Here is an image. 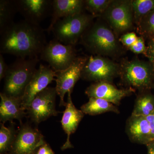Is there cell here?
<instances>
[{
    "label": "cell",
    "instance_id": "cell-1",
    "mask_svg": "<svg viewBox=\"0 0 154 154\" xmlns=\"http://www.w3.org/2000/svg\"><path fill=\"white\" fill-rule=\"evenodd\" d=\"M45 31L25 20L14 22L0 33V52L18 58L38 57L47 44Z\"/></svg>",
    "mask_w": 154,
    "mask_h": 154
},
{
    "label": "cell",
    "instance_id": "cell-2",
    "mask_svg": "<svg viewBox=\"0 0 154 154\" xmlns=\"http://www.w3.org/2000/svg\"><path fill=\"white\" fill-rule=\"evenodd\" d=\"M80 42L93 55L113 58L124 52L119 38L104 19L98 18L84 33Z\"/></svg>",
    "mask_w": 154,
    "mask_h": 154
},
{
    "label": "cell",
    "instance_id": "cell-3",
    "mask_svg": "<svg viewBox=\"0 0 154 154\" xmlns=\"http://www.w3.org/2000/svg\"><path fill=\"white\" fill-rule=\"evenodd\" d=\"M119 66L120 81L127 88L137 90L139 92L154 89V66L149 61L125 59Z\"/></svg>",
    "mask_w": 154,
    "mask_h": 154
},
{
    "label": "cell",
    "instance_id": "cell-4",
    "mask_svg": "<svg viewBox=\"0 0 154 154\" xmlns=\"http://www.w3.org/2000/svg\"><path fill=\"white\" fill-rule=\"evenodd\" d=\"M39 60L34 57L18 58L9 66L5 78L4 92L7 96L21 98L36 71Z\"/></svg>",
    "mask_w": 154,
    "mask_h": 154
},
{
    "label": "cell",
    "instance_id": "cell-5",
    "mask_svg": "<svg viewBox=\"0 0 154 154\" xmlns=\"http://www.w3.org/2000/svg\"><path fill=\"white\" fill-rule=\"evenodd\" d=\"M95 17L85 12L60 19L53 27L54 38L64 45L75 46Z\"/></svg>",
    "mask_w": 154,
    "mask_h": 154
},
{
    "label": "cell",
    "instance_id": "cell-6",
    "mask_svg": "<svg viewBox=\"0 0 154 154\" xmlns=\"http://www.w3.org/2000/svg\"><path fill=\"white\" fill-rule=\"evenodd\" d=\"M99 18L107 22L118 37L131 32L135 28L131 0H112Z\"/></svg>",
    "mask_w": 154,
    "mask_h": 154
},
{
    "label": "cell",
    "instance_id": "cell-7",
    "mask_svg": "<svg viewBox=\"0 0 154 154\" xmlns=\"http://www.w3.org/2000/svg\"><path fill=\"white\" fill-rule=\"evenodd\" d=\"M119 63L108 57L92 55L88 57L82 71L81 79L94 83H112L116 78L119 76Z\"/></svg>",
    "mask_w": 154,
    "mask_h": 154
},
{
    "label": "cell",
    "instance_id": "cell-8",
    "mask_svg": "<svg viewBox=\"0 0 154 154\" xmlns=\"http://www.w3.org/2000/svg\"><path fill=\"white\" fill-rule=\"evenodd\" d=\"M40 57L56 72L68 68L77 57L75 46L62 44L54 38L46 44Z\"/></svg>",
    "mask_w": 154,
    "mask_h": 154
},
{
    "label": "cell",
    "instance_id": "cell-9",
    "mask_svg": "<svg viewBox=\"0 0 154 154\" xmlns=\"http://www.w3.org/2000/svg\"><path fill=\"white\" fill-rule=\"evenodd\" d=\"M55 88L48 87L37 94L31 102L27 112L33 122L38 124L51 116L57 115L55 109Z\"/></svg>",
    "mask_w": 154,
    "mask_h": 154
},
{
    "label": "cell",
    "instance_id": "cell-10",
    "mask_svg": "<svg viewBox=\"0 0 154 154\" xmlns=\"http://www.w3.org/2000/svg\"><path fill=\"white\" fill-rule=\"evenodd\" d=\"M88 57L79 56L76 58L68 68L62 71L57 72V93L60 97V106H66L64 101L66 93H72L75 85L81 78L83 68L88 60Z\"/></svg>",
    "mask_w": 154,
    "mask_h": 154
},
{
    "label": "cell",
    "instance_id": "cell-11",
    "mask_svg": "<svg viewBox=\"0 0 154 154\" xmlns=\"http://www.w3.org/2000/svg\"><path fill=\"white\" fill-rule=\"evenodd\" d=\"M45 143L43 135L38 129L23 125L17 132L10 154H34Z\"/></svg>",
    "mask_w": 154,
    "mask_h": 154
},
{
    "label": "cell",
    "instance_id": "cell-12",
    "mask_svg": "<svg viewBox=\"0 0 154 154\" xmlns=\"http://www.w3.org/2000/svg\"><path fill=\"white\" fill-rule=\"evenodd\" d=\"M57 76V72L48 66L41 64L25 89L22 98V107L28 110L36 95L48 88Z\"/></svg>",
    "mask_w": 154,
    "mask_h": 154
},
{
    "label": "cell",
    "instance_id": "cell-13",
    "mask_svg": "<svg viewBox=\"0 0 154 154\" xmlns=\"http://www.w3.org/2000/svg\"><path fill=\"white\" fill-rule=\"evenodd\" d=\"M17 12L24 20L36 25L51 16L53 11L52 0H16Z\"/></svg>",
    "mask_w": 154,
    "mask_h": 154
},
{
    "label": "cell",
    "instance_id": "cell-14",
    "mask_svg": "<svg viewBox=\"0 0 154 154\" xmlns=\"http://www.w3.org/2000/svg\"><path fill=\"white\" fill-rule=\"evenodd\" d=\"M135 91L132 88L118 89L112 83L101 82L91 84L86 89L85 94L89 98H100L118 106L123 98L132 95Z\"/></svg>",
    "mask_w": 154,
    "mask_h": 154
},
{
    "label": "cell",
    "instance_id": "cell-15",
    "mask_svg": "<svg viewBox=\"0 0 154 154\" xmlns=\"http://www.w3.org/2000/svg\"><path fill=\"white\" fill-rule=\"evenodd\" d=\"M65 106L61 123L67 138L66 141L62 147V150L73 147L70 141V137L76 131L85 115L82 110H79L75 107L72 102L70 92L68 93L67 102Z\"/></svg>",
    "mask_w": 154,
    "mask_h": 154
},
{
    "label": "cell",
    "instance_id": "cell-16",
    "mask_svg": "<svg viewBox=\"0 0 154 154\" xmlns=\"http://www.w3.org/2000/svg\"><path fill=\"white\" fill-rule=\"evenodd\" d=\"M126 132L133 142L146 145L152 141L149 124L144 116H131L127 121Z\"/></svg>",
    "mask_w": 154,
    "mask_h": 154
},
{
    "label": "cell",
    "instance_id": "cell-17",
    "mask_svg": "<svg viewBox=\"0 0 154 154\" xmlns=\"http://www.w3.org/2000/svg\"><path fill=\"white\" fill-rule=\"evenodd\" d=\"M84 0H53L51 22L45 31L51 32L60 19L84 12Z\"/></svg>",
    "mask_w": 154,
    "mask_h": 154
},
{
    "label": "cell",
    "instance_id": "cell-18",
    "mask_svg": "<svg viewBox=\"0 0 154 154\" xmlns=\"http://www.w3.org/2000/svg\"><path fill=\"white\" fill-rule=\"evenodd\" d=\"M0 120L3 123L7 121L13 122L18 119L20 122L25 115V110L22 107V99L7 96L3 93L0 94Z\"/></svg>",
    "mask_w": 154,
    "mask_h": 154
},
{
    "label": "cell",
    "instance_id": "cell-19",
    "mask_svg": "<svg viewBox=\"0 0 154 154\" xmlns=\"http://www.w3.org/2000/svg\"><path fill=\"white\" fill-rule=\"evenodd\" d=\"M84 114L91 116L99 115L107 112L119 113V110L116 105L100 98L91 97L89 101L81 107Z\"/></svg>",
    "mask_w": 154,
    "mask_h": 154
},
{
    "label": "cell",
    "instance_id": "cell-20",
    "mask_svg": "<svg viewBox=\"0 0 154 154\" xmlns=\"http://www.w3.org/2000/svg\"><path fill=\"white\" fill-rule=\"evenodd\" d=\"M154 112V95L151 91L139 92L131 115L146 117Z\"/></svg>",
    "mask_w": 154,
    "mask_h": 154
},
{
    "label": "cell",
    "instance_id": "cell-21",
    "mask_svg": "<svg viewBox=\"0 0 154 154\" xmlns=\"http://www.w3.org/2000/svg\"><path fill=\"white\" fill-rule=\"evenodd\" d=\"M17 13L15 0L0 1V33L14 24Z\"/></svg>",
    "mask_w": 154,
    "mask_h": 154
},
{
    "label": "cell",
    "instance_id": "cell-22",
    "mask_svg": "<svg viewBox=\"0 0 154 154\" xmlns=\"http://www.w3.org/2000/svg\"><path fill=\"white\" fill-rule=\"evenodd\" d=\"M131 2L137 27L142 19L154 11V0H131Z\"/></svg>",
    "mask_w": 154,
    "mask_h": 154
},
{
    "label": "cell",
    "instance_id": "cell-23",
    "mask_svg": "<svg viewBox=\"0 0 154 154\" xmlns=\"http://www.w3.org/2000/svg\"><path fill=\"white\" fill-rule=\"evenodd\" d=\"M17 132L14 125L6 127L4 123H1L0 128V152L4 154L11 149L15 140Z\"/></svg>",
    "mask_w": 154,
    "mask_h": 154
},
{
    "label": "cell",
    "instance_id": "cell-24",
    "mask_svg": "<svg viewBox=\"0 0 154 154\" xmlns=\"http://www.w3.org/2000/svg\"><path fill=\"white\" fill-rule=\"evenodd\" d=\"M136 30L145 40L154 38V11L142 19L137 26Z\"/></svg>",
    "mask_w": 154,
    "mask_h": 154
},
{
    "label": "cell",
    "instance_id": "cell-25",
    "mask_svg": "<svg viewBox=\"0 0 154 154\" xmlns=\"http://www.w3.org/2000/svg\"><path fill=\"white\" fill-rule=\"evenodd\" d=\"M112 0H85L84 6L95 18H99L106 11Z\"/></svg>",
    "mask_w": 154,
    "mask_h": 154
},
{
    "label": "cell",
    "instance_id": "cell-26",
    "mask_svg": "<svg viewBox=\"0 0 154 154\" xmlns=\"http://www.w3.org/2000/svg\"><path fill=\"white\" fill-rule=\"evenodd\" d=\"M145 40L142 36H139L137 41L128 49L135 54H143L145 55L146 48Z\"/></svg>",
    "mask_w": 154,
    "mask_h": 154
},
{
    "label": "cell",
    "instance_id": "cell-27",
    "mask_svg": "<svg viewBox=\"0 0 154 154\" xmlns=\"http://www.w3.org/2000/svg\"><path fill=\"white\" fill-rule=\"evenodd\" d=\"M138 37L134 32H130L122 35L119 40L122 45L128 49L137 41Z\"/></svg>",
    "mask_w": 154,
    "mask_h": 154
},
{
    "label": "cell",
    "instance_id": "cell-28",
    "mask_svg": "<svg viewBox=\"0 0 154 154\" xmlns=\"http://www.w3.org/2000/svg\"><path fill=\"white\" fill-rule=\"evenodd\" d=\"M145 56L154 66V38L147 40Z\"/></svg>",
    "mask_w": 154,
    "mask_h": 154
},
{
    "label": "cell",
    "instance_id": "cell-29",
    "mask_svg": "<svg viewBox=\"0 0 154 154\" xmlns=\"http://www.w3.org/2000/svg\"><path fill=\"white\" fill-rule=\"evenodd\" d=\"M9 66L6 63L2 54H0V80L5 79L7 72L8 70Z\"/></svg>",
    "mask_w": 154,
    "mask_h": 154
},
{
    "label": "cell",
    "instance_id": "cell-30",
    "mask_svg": "<svg viewBox=\"0 0 154 154\" xmlns=\"http://www.w3.org/2000/svg\"><path fill=\"white\" fill-rule=\"evenodd\" d=\"M36 154H54V153L50 146L45 143L38 149Z\"/></svg>",
    "mask_w": 154,
    "mask_h": 154
},
{
    "label": "cell",
    "instance_id": "cell-31",
    "mask_svg": "<svg viewBox=\"0 0 154 154\" xmlns=\"http://www.w3.org/2000/svg\"><path fill=\"white\" fill-rule=\"evenodd\" d=\"M149 124L152 141L154 140V112L146 117Z\"/></svg>",
    "mask_w": 154,
    "mask_h": 154
},
{
    "label": "cell",
    "instance_id": "cell-32",
    "mask_svg": "<svg viewBox=\"0 0 154 154\" xmlns=\"http://www.w3.org/2000/svg\"><path fill=\"white\" fill-rule=\"evenodd\" d=\"M147 148V154H154V140L146 145Z\"/></svg>",
    "mask_w": 154,
    "mask_h": 154
},
{
    "label": "cell",
    "instance_id": "cell-33",
    "mask_svg": "<svg viewBox=\"0 0 154 154\" xmlns=\"http://www.w3.org/2000/svg\"></svg>",
    "mask_w": 154,
    "mask_h": 154
}]
</instances>
